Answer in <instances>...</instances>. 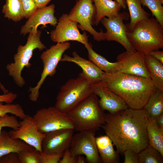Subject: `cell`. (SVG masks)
Listing matches in <instances>:
<instances>
[{
    "label": "cell",
    "mask_w": 163,
    "mask_h": 163,
    "mask_svg": "<svg viewBox=\"0 0 163 163\" xmlns=\"http://www.w3.org/2000/svg\"><path fill=\"white\" fill-rule=\"evenodd\" d=\"M104 118L102 127L119 153L123 154L127 149L139 153L149 145L148 118L143 108H128L114 114H105Z\"/></svg>",
    "instance_id": "obj_1"
},
{
    "label": "cell",
    "mask_w": 163,
    "mask_h": 163,
    "mask_svg": "<svg viewBox=\"0 0 163 163\" xmlns=\"http://www.w3.org/2000/svg\"><path fill=\"white\" fill-rule=\"evenodd\" d=\"M101 81L120 97L129 108L143 109L157 88L151 79L120 72H103Z\"/></svg>",
    "instance_id": "obj_2"
},
{
    "label": "cell",
    "mask_w": 163,
    "mask_h": 163,
    "mask_svg": "<svg viewBox=\"0 0 163 163\" xmlns=\"http://www.w3.org/2000/svg\"><path fill=\"white\" fill-rule=\"evenodd\" d=\"M126 34L134 49L145 55L163 48V27L155 18L139 21Z\"/></svg>",
    "instance_id": "obj_3"
},
{
    "label": "cell",
    "mask_w": 163,
    "mask_h": 163,
    "mask_svg": "<svg viewBox=\"0 0 163 163\" xmlns=\"http://www.w3.org/2000/svg\"><path fill=\"white\" fill-rule=\"evenodd\" d=\"M66 113L77 131H96L105 123V113L99 106L98 97L93 93Z\"/></svg>",
    "instance_id": "obj_4"
},
{
    "label": "cell",
    "mask_w": 163,
    "mask_h": 163,
    "mask_svg": "<svg viewBox=\"0 0 163 163\" xmlns=\"http://www.w3.org/2000/svg\"><path fill=\"white\" fill-rule=\"evenodd\" d=\"M91 84L82 72L76 78L69 79L61 87L55 106L67 113L93 93Z\"/></svg>",
    "instance_id": "obj_5"
},
{
    "label": "cell",
    "mask_w": 163,
    "mask_h": 163,
    "mask_svg": "<svg viewBox=\"0 0 163 163\" xmlns=\"http://www.w3.org/2000/svg\"><path fill=\"white\" fill-rule=\"evenodd\" d=\"M41 32L37 30V33H29L26 43L24 45H19L17 53L13 57L14 62L8 64L6 66L8 74L15 84L19 87L22 88L25 81L21 75L24 68H29L31 66L29 62L34 50L38 49L40 51L46 48L40 40Z\"/></svg>",
    "instance_id": "obj_6"
},
{
    "label": "cell",
    "mask_w": 163,
    "mask_h": 163,
    "mask_svg": "<svg viewBox=\"0 0 163 163\" xmlns=\"http://www.w3.org/2000/svg\"><path fill=\"white\" fill-rule=\"evenodd\" d=\"M70 44L68 42L57 43L52 46L48 49L43 52L40 56L43 65V69L40 80L36 85L33 87H30L28 92L30 100L36 102L39 96V90L47 76L53 77L56 72V68L62 57L65 52L70 47Z\"/></svg>",
    "instance_id": "obj_7"
},
{
    "label": "cell",
    "mask_w": 163,
    "mask_h": 163,
    "mask_svg": "<svg viewBox=\"0 0 163 163\" xmlns=\"http://www.w3.org/2000/svg\"><path fill=\"white\" fill-rule=\"evenodd\" d=\"M92 0H78L72 9L68 16L69 19L76 22L78 27L93 36L96 40H104V33L101 29L98 32L92 27L94 25L96 10Z\"/></svg>",
    "instance_id": "obj_8"
},
{
    "label": "cell",
    "mask_w": 163,
    "mask_h": 163,
    "mask_svg": "<svg viewBox=\"0 0 163 163\" xmlns=\"http://www.w3.org/2000/svg\"><path fill=\"white\" fill-rule=\"evenodd\" d=\"M33 117L39 130L43 133L60 129H73L72 123L66 113L55 106L39 110Z\"/></svg>",
    "instance_id": "obj_9"
},
{
    "label": "cell",
    "mask_w": 163,
    "mask_h": 163,
    "mask_svg": "<svg viewBox=\"0 0 163 163\" xmlns=\"http://www.w3.org/2000/svg\"><path fill=\"white\" fill-rule=\"evenodd\" d=\"M95 133L92 130H85L73 135L69 148L71 154L74 156L85 155L88 163L101 162L96 143Z\"/></svg>",
    "instance_id": "obj_10"
},
{
    "label": "cell",
    "mask_w": 163,
    "mask_h": 163,
    "mask_svg": "<svg viewBox=\"0 0 163 163\" xmlns=\"http://www.w3.org/2000/svg\"><path fill=\"white\" fill-rule=\"evenodd\" d=\"M50 37L52 41L57 43L75 41L85 46L90 43L86 32L81 33L78 24L69 19L67 14H63L59 18L55 28L51 31Z\"/></svg>",
    "instance_id": "obj_11"
},
{
    "label": "cell",
    "mask_w": 163,
    "mask_h": 163,
    "mask_svg": "<svg viewBox=\"0 0 163 163\" xmlns=\"http://www.w3.org/2000/svg\"><path fill=\"white\" fill-rule=\"evenodd\" d=\"M129 15L126 12L119 13L116 16L112 18L104 17L101 22L106 29L104 33L105 40L114 41L122 45L127 51L135 50L128 39L126 32L127 29L123 23L124 20L128 19Z\"/></svg>",
    "instance_id": "obj_12"
},
{
    "label": "cell",
    "mask_w": 163,
    "mask_h": 163,
    "mask_svg": "<svg viewBox=\"0 0 163 163\" xmlns=\"http://www.w3.org/2000/svg\"><path fill=\"white\" fill-rule=\"evenodd\" d=\"M22 120L19 122L18 129L9 132L11 136L13 139L21 140L38 151L42 152V142L45 133L39 130L33 117L26 115Z\"/></svg>",
    "instance_id": "obj_13"
},
{
    "label": "cell",
    "mask_w": 163,
    "mask_h": 163,
    "mask_svg": "<svg viewBox=\"0 0 163 163\" xmlns=\"http://www.w3.org/2000/svg\"><path fill=\"white\" fill-rule=\"evenodd\" d=\"M73 129H59L45 133L41 145L42 152L47 153H63L70 147Z\"/></svg>",
    "instance_id": "obj_14"
},
{
    "label": "cell",
    "mask_w": 163,
    "mask_h": 163,
    "mask_svg": "<svg viewBox=\"0 0 163 163\" xmlns=\"http://www.w3.org/2000/svg\"><path fill=\"white\" fill-rule=\"evenodd\" d=\"M91 88L93 93L99 97V104L103 111L113 114L129 108L124 101L110 90L103 81L91 84Z\"/></svg>",
    "instance_id": "obj_15"
},
{
    "label": "cell",
    "mask_w": 163,
    "mask_h": 163,
    "mask_svg": "<svg viewBox=\"0 0 163 163\" xmlns=\"http://www.w3.org/2000/svg\"><path fill=\"white\" fill-rule=\"evenodd\" d=\"M145 55L136 50L123 52L117 56V62L121 65L120 72L151 79L147 69Z\"/></svg>",
    "instance_id": "obj_16"
},
{
    "label": "cell",
    "mask_w": 163,
    "mask_h": 163,
    "mask_svg": "<svg viewBox=\"0 0 163 163\" xmlns=\"http://www.w3.org/2000/svg\"><path fill=\"white\" fill-rule=\"evenodd\" d=\"M55 5L52 4L48 6L38 8L28 18V20L21 27L20 34L25 35L31 32L36 33L37 28L40 25L49 24L56 26L58 20L54 15Z\"/></svg>",
    "instance_id": "obj_17"
},
{
    "label": "cell",
    "mask_w": 163,
    "mask_h": 163,
    "mask_svg": "<svg viewBox=\"0 0 163 163\" xmlns=\"http://www.w3.org/2000/svg\"><path fill=\"white\" fill-rule=\"evenodd\" d=\"M72 54V57L64 54L61 61L72 62L76 64L81 68L82 72L92 84L101 81L103 72L90 60L80 56L76 51L73 52Z\"/></svg>",
    "instance_id": "obj_18"
},
{
    "label": "cell",
    "mask_w": 163,
    "mask_h": 163,
    "mask_svg": "<svg viewBox=\"0 0 163 163\" xmlns=\"http://www.w3.org/2000/svg\"><path fill=\"white\" fill-rule=\"evenodd\" d=\"M96 143L101 162L119 163V153L113 148V142L107 135L96 137Z\"/></svg>",
    "instance_id": "obj_19"
},
{
    "label": "cell",
    "mask_w": 163,
    "mask_h": 163,
    "mask_svg": "<svg viewBox=\"0 0 163 163\" xmlns=\"http://www.w3.org/2000/svg\"><path fill=\"white\" fill-rule=\"evenodd\" d=\"M34 148L21 140L13 139L9 132L5 130L2 131L0 134V157L10 153H18Z\"/></svg>",
    "instance_id": "obj_20"
},
{
    "label": "cell",
    "mask_w": 163,
    "mask_h": 163,
    "mask_svg": "<svg viewBox=\"0 0 163 163\" xmlns=\"http://www.w3.org/2000/svg\"><path fill=\"white\" fill-rule=\"evenodd\" d=\"M94 3L96 14L94 25L97 26L101 20L105 17L112 18L117 16L122 8L116 1L92 0Z\"/></svg>",
    "instance_id": "obj_21"
},
{
    "label": "cell",
    "mask_w": 163,
    "mask_h": 163,
    "mask_svg": "<svg viewBox=\"0 0 163 163\" xmlns=\"http://www.w3.org/2000/svg\"><path fill=\"white\" fill-rule=\"evenodd\" d=\"M85 47L88 50L89 60L103 72L110 73L119 72L122 66L120 63L117 62H109L104 57L96 52L93 49L90 43Z\"/></svg>",
    "instance_id": "obj_22"
},
{
    "label": "cell",
    "mask_w": 163,
    "mask_h": 163,
    "mask_svg": "<svg viewBox=\"0 0 163 163\" xmlns=\"http://www.w3.org/2000/svg\"><path fill=\"white\" fill-rule=\"evenodd\" d=\"M146 67L156 88L163 91V64L148 54L145 55Z\"/></svg>",
    "instance_id": "obj_23"
},
{
    "label": "cell",
    "mask_w": 163,
    "mask_h": 163,
    "mask_svg": "<svg viewBox=\"0 0 163 163\" xmlns=\"http://www.w3.org/2000/svg\"><path fill=\"white\" fill-rule=\"evenodd\" d=\"M143 109L148 119L155 120L163 113V91L157 89L151 95Z\"/></svg>",
    "instance_id": "obj_24"
},
{
    "label": "cell",
    "mask_w": 163,
    "mask_h": 163,
    "mask_svg": "<svg viewBox=\"0 0 163 163\" xmlns=\"http://www.w3.org/2000/svg\"><path fill=\"white\" fill-rule=\"evenodd\" d=\"M146 128L149 145L163 156V128L158 125L155 120L148 119Z\"/></svg>",
    "instance_id": "obj_25"
},
{
    "label": "cell",
    "mask_w": 163,
    "mask_h": 163,
    "mask_svg": "<svg viewBox=\"0 0 163 163\" xmlns=\"http://www.w3.org/2000/svg\"><path fill=\"white\" fill-rule=\"evenodd\" d=\"M130 16L129 23L126 25L127 30L131 31L139 21L149 18L150 14L142 7L140 0H125Z\"/></svg>",
    "instance_id": "obj_26"
},
{
    "label": "cell",
    "mask_w": 163,
    "mask_h": 163,
    "mask_svg": "<svg viewBox=\"0 0 163 163\" xmlns=\"http://www.w3.org/2000/svg\"><path fill=\"white\" fill-rule=\"evenodd\" d=\"M2 12L5 18L14 22L24 18V13L21 0H5Z\"/></svg>",
    "instance_id": "obj_27"
},
{
    "label": "cell",
    "mask_w": 163,
    "mask_h": 163,
    "mask_svg": "<svg viewBox=\"0 0 163 163\" xmlns=\"http://www.w3.org/2000/svg\"><path fill=\"white\" fill-rule=\"evenodd\" d=\"M139 163H163V156L149 145L138 153Z\"/></svg>",
    "instance_id": "obj_28"
},
{
    "label": "cell",
    "mask_w": 163,
    "mask_h": 163,
    "mask_svg": "<svg viewBox=\"0 0 163 163\" xmlns=\"http://www.w3.org/2000/svg\"><path fill=\"white\" fill-rule=\"evenodd\" d=\"M143 6L147 7L159 23L163 27V7L159 0H140Z\"/></svg>",
    "instance_id": "obj_29"
},
{
    "label": "cell",
    "mask_w": 163,
    "mask_h": 163,
    "mask_svg": "<svg viewBox=\"0 0 163 163\" xmlns=\"http://www.w3.org/2000/svg\"><path fill=\"white\" fill-rule=\"evenodd\" d=\"M8 113L14 115L21 120L26 115L22 107L19 104L11 103L3 104V102H0V115Z\"/></svg>",
    "instance_id": "obj_30"
},
{
    "label": "cell",
    "mask_w": 163,
    "mask_h": 163,
    "mask_svg": "<svg viewBox=\"0 0 163 163\" xmlns=\"http://www.w3.org/2000/svg\"><path fill=\"white\" fill-rule=\"evenodd\" d=\"M38 152L34 148L19 152L18 153L19 163H39Z\"/></svg>",
    "instance_id": "obj_31"
},
{
    "label": "cell",
    "mask_w": 163,
    "mask_h": 163,
    "mask_svg": "<svg viewBox=\"0 0 163 163\" xmlns=\"http://www.w3.org/2000/svg\"><path fill=\"white\" fill-rule=\"evenodd\" d=\"M20 127L19 122L15 116L7 114L0 115V134L2 128L8 127L14 130L18 129Z\"/></svg>",
    "instance_id": "obj_32"
},
{
    "label": "cell",
    "mask_w": 163,
    "mask_h": 163,
    "mask_svg": "<svg viewBox=\"0 0 163 163\" xmlns=\"http://www.w3.org/2000/svg\"><path fill=\"white\" fill-rule=\"evenodd\" d=\"M63 153H47L38 151V156L39 163H58Z\"/></svg>",
    "instance_id": "obj_33"
},
{
    "label": "cell",
    "mask_w": 163,
    "mask_h": 163,
    "mask_svg": "<svg viewBox=\"0 0 163 163\" xmlns=\"http://www.w3.org/2000/svg\"><path fill=\"white\" fill-rule=\"evenodd\" d=\"M24 13V18H28L38 9L33 0H21Z\"/></svg>",
    "instance_id": "obj_34"
},
{
    "label": "cell",
    "mask_w": 163,
    "mask_h": 163,
    "mask_svg": "<svg viewBox=\"0 0 163 163\" xmlns=\"http://www.w3.org/2000/svg\"><path fill=\"white\" fill-rule=\"evenodd\" d=\"M123 154L124 156V163H139L138 153L131 149H127Z\"/></svg>",
    "instance_id": "obj_35"
},
{
    "label": "cell",
    "mask_w": 163,
    "mask_h": 163,
    "mask_svg": "<svg viewBox=\"0 0 163 163\" xmlns=\"http://www.w3.org/2000/svg\"><path fill=\"white\" fill-rule=\"evenodd\" d=\"M0 163H19L18 153L11 152L1 156Z\"/></svg>",
    "instance_id": "obj_36"
},
{
    "label": "cell",
    "mask_w": 163,
    "mask_h": 163,
    "mask_svg": "<svg viewBox=\"0 0 163 163\" xmlns=\"http://www.w3.org/2000/svg\"><path fill=\"white\" fill-rule=\"evenodd\" d=\"M77 157L71 154L69 148L65 151L59 163H76Z\"/></svg>",
    "instance_id": "obj_37"
},
{
    "label": "cell",
    "mask_w": 163,
    "mask_h": 163,
    "mask_svg": "<svg viewBox=\"0 0 163 163\" xmlns=\"http://www.w3.org/2000/svg\"><path fill=\"white\" fill-rule=\"evenodd\" d=\"M17 95L12 92H9L6 94L0 95V102L6 104H11L17 98Z\"/></svg>",
    "instance_id": "obj_38"
},
{
    "label": "cell",
    "mask_w": 163,
    "mask_h": 163,
    "mask_svg": "<svg viewBox=\"0 0 163 163\" xmlns=\"http://www.w3.org/2000/svg\"><path fill=\"white\" fill-rule=\"evenodd\" d=\"M149 55L158 60L163 64V51L158 50H153L149 53Z\"/></svg>",
    "instance_id": "obj_39"
},
{
    "label": "cell",
    "mask_w": 163,
    "mask_h": 163,
    "mask_svg": "<svg viewBox=\"0 0 163 163\" xmlns=\"http://www.w3.org/2000/svg\"><path fill=\"white\" fill-rule=\"evenodd\" d=\"M51 0H33L38 8L46 6Z\"/></svg>",
    "instance_id": "obj_40"
},
{
    "label": "cell",
    "mask_w": 163,
    "mask_h": 163,
    "mask_svg": "<svg viewBox=\"0 0 163 163\" xmlns=\"http://www.w3.org/2000/svg\"><path fill=\"white\" fill-rule=\"evenodd\" d=\"M155 121L158 125L161 128H163V113L158 116Z\"/></svg>",
    "instance_id": "obj_41"
},
{
    "label": "cell",
    "mask_w": 163,
    "mask_h": 163,
    "mask_svg": "<svg viewBox=\"0 0 163 163\" xmlns=\"http://www.w3.org/2000/svg\"><path fill=\"white\" fill-rule=\"evenodd\" d=\"M87 162L85 158L79 155L77 156L76 163H85Z\"/></svg>",
    "instance_id": "obj_42"
},
{
    "label": "cell",
    "mask_w": 163,
    "mask_h": 163,
    "mask_svg": "<svg viewBox=\"0 0 163 163\" xmlns=\"http://www.w3.org/2000/svg\"><path fill=\"white\" fill-rule=\"evenodd\" d=\"M121 6L122 8L125 9L126 7V4L125 0H115Z\"/></svg>",
    "instance_id": "obj_43"
},
{
    "label": "cell",
    "mask_w": 163,
    "mask_h": 163,
    "mask_svg": "<svg viewBox=\"0 0 163 163\" xmlns=\"http://www.w3.org/2000/svg\"><path fill=\"white\" fill-rule=\"evenodd\" d=\"M0 89L3 92L4 94H6L9 92L2 85L0 81Z\"/></svg>",
    "instance_id": "obj_44"
},
{
    "label": "cell",
    "mask_w": 163,
    "mask_h": 163,
    "mask_svg": "<svg viewBox=\"0 0 163 163\" xmlns=\"http://www.w3.org/2000/svg\"><path fill=\"white\" fill-rule=\"evenodd\" d=\"M163 4V0H159Z\"/></svg>",
    "instance_id": "obj_45"
},
{
    "label": "cell",
    "mask_w": 163,
    "mask_h": 163,
    "mask_svg": "<svg viewBox=\"0 0 163 163\" xmlns=\"http://www.w3.org/2000/svg\"><path fill=\"white\" fill-rule=\"evenodd\" d=\"M78 0H76V1H77Z\"/></svg>",
    "instance_id": "obj_46"
}]
</instances>
